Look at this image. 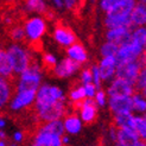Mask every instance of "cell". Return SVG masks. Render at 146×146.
I'll return each instance as SVG.
<instances>
[{
    "label": "cell",
    "instance_id": "8992f818",
    "mask_svg": "<svg viewBox=\"0 0 146 146\" xmlns=\"http://www.w3.org/2000/svg\"><path fill=\"white\" fill-rule=\"evenodd\" d=\"M68 114V107L65 106V101H60L44 107L38 111H35V116L38 122H49L55 120H61L63 116Z\"/></svg>",
    "mask_w": 146,
    "mask_h": 146
},
{
    "label": "cell",
    "instance_id": "30bf717a",
    "mask_svg": "<svg viewBox=\"0 0 146 146\" xmlns=\"http://www.w3.org/2000/svg\"><path fill=\"white\" fill-rule=\"evenodd\" d=\"M37 90H17L14 98H12L10 102V108L12 111L19 112L26 107H30L36 99Z\"/></svg>",
    "mask_w": 146,
    "mask_h": 146
},
{
    "label": "cell",
    "instance_id": "cb8c5ba5",
    "mask_svg": "<svg viewBox=\"0 0 146 146\" xmlns=\"http://www.w3.org/2000/svg\"><path fill=\"white\" fill-rule=\"evenodd\" d=\"M114 120V127L116 128H132V120L133 114L132 113H121L113 115Z\"/></svg>",
    "mask_w": 146,
    "mask_h": 146
},
{
    "label": "cell",
    "instance_id": "836d02e7",
    "mask_svg": "<svg viewBox=\"0 0 146 146\" xmlns=\"http://www.w3.org/2000/svg\"><path fill=\"white\" fill-rule=\"evenodd\" d=\"M94 102H95L96 106H100V107L105 106L107 102V94L102 89H98L95 96H94Z\"/></svg>",
    "mask_w": 146,
    "mask_h": 146
},
{
    "label": "cell",
    "instance_id": "7c38bea8",
    "mask_svg": "<svg viewBox=\"0 0 146 146\" xmlns=\"http://www.w3.org/2000/svg\"><path fill=\"white\" fill-rule=\"evenodd\" d=\"M54 38L58 44L64 48H68L74 44V43H76L75 33L72 32L70 27H68L67 25H64L62 23L56 24L54 30Z\"/></svg>",
    "mask_w": 146,
    "mask_h": 146
},
{
    "label": "cell",
    "instance_id": "5b68a950",
    "mask_svg": "<svg viewBox=\"0 0 146 146\" xmlns=\"http://www.w3.org/2000/svg\"><path fill=\"white\" fill-rule=\"evenodd\" d=\"M144 56L140 57L137 61H129V62H121L116 64L115 69V77H119L122 80H126L127 82L132 83L134 86L138 75L140 74L141 69H144Z\"/></svg>",
    "mask_w": 146,
    "mask_h": 146
},
{
    "label": "cell",
    "instance_id": "4316f807",
    "mask_svg": "<svg viewBox=\"0 0 146 146\" xmlns=\"http://www.w3.org/2000/svg\"><path fill=\"white\" fill-rule=\"evenodd\" d=\"M42 126L44 127L48 132L57 134V135H64V128H63V122L62 120H55V121H49V122H43Z\"/></svg>",
    "mask_w": 146,
    "mask_h": 146
},
{
    "label": "cell",
    "instance_id": "ee69618b",
    "mask_svg": "<svg viewBox=\"0 0 146 146\" xmlns=\"http://www.w3.org/2000/svg\"><path fill=\"white\" fill-rule=\"evenodd\" d=\"M135 146H146V144H145V140H139V141H138V144L135 145Z\"/></svg>",
    "mask_w": 146,
    "mask_h": 146
},
{
    "label": "cell",
    "instance_id": "d4e9b609",
    "mask_svg": "<svg viewBox=\"0 0 146 146\" xmlns=\"http://www.w3.org/2000/svg\"><path fill=\"white\" fill-rule=\"evenodd\" d=\"M25 9L29 12H37L44 14L48 10L45 0H25Z\"/></svg>",
    "mask_w": 146,
    "mask_h": 146
},
{
    "label": "cell",
    "instance_id": "ac0fdd59",
    "mask_svg": "<svg viewBox=\"0 0 146 146\" xmlns=\"http://www.w3.org/2000/svg\"><path fill=\"white\" fill-rule=\"evenodd\" d=\"M67 54H68V58H70L71 61L76 62L78 65L83 64L88 61V55H87V51L84 49V46L80 43H74L72 45L68 46L67 49Z\"/></svg>",
    "mask_w": 146,
    "mask_h": 146
},
{
    "label": "cell",
    "instance_id": "ab89813d",
    "mask_svg": "<svg viewBox=\"0 0 146 146\" xmlns=\"http://www.w3.org/2000/svg\"><path fill=\"white\" fill-rule=\"evenodd\" d=\"M13 139H14V141H16V143H21L24 140V133L20 132V131H18V132L14 133Z\"/></svg>",
    "mask_w": 146,
    "mask_h": 146
},
{
    "label": "cell",
    "instance_id": "8d00e7d4",
    "mask_svg": "<svg viewBox=\"0 0 146 146\" xmlns=\"http://www.w3.org/2000/svg\"><path fill=\"white\" fill-rule=\"evenodd\" d=\"M119 0H101L100 1V6H101V9L104 10L106 13L111 11L113 7L115 6V4L118 3Z\"/></svg>",
    "mask_w": 146,
    "mask_h": 146
},
{
    "label": "cell",
    "instance_id": "d6986e66",
    "mask_svg": "<svg viewBox=\"0 0 146 146\" xmlns=\"http://www.w3.org/2000/svg\"><path fill=\"white\" fill-rule=\"evenodd\" d=\"M62 122H63L64 132H67L69 134H77L82 128V121L76 113L67 114Z\"/></svg>",
    "mask_w": 146,
    "mask_h": 146
},
{
    "label": "cell",
    "instance_id": "7a4b0ae2",
    "mask_svg": "<svg viewBox=\"0 0 146 146\" xmlns=\"http://www.w3.org/2000/svg\"><path fill=\"white\" fill-rule=\"evenodd\" d=\"M6 52H7V56H9L14 75L19 76L21 72L25 71L35 62L30 51H27L20 44H11L7 48Z\"/></svg>",
    "mask_w": 146,
    "mask_h": 146
},
{
    "label": "cell",
    "instance_id": "b9f144b4",
    "mask_svg": "<svg viewBox=\"0 0 146 146\" xmlns=\"http://www.w3.org/2000/svg\"><path fill=\"white\" fill-rule=\"evenodd\" d=\"M5 125H6V122H5V119L3 118L1 115H0V129H1V128H4V127H5Z\"/></svg>",
    "mask_w": 146,
    "mask_h": 146
},
{
    "label": "cell",
    "instance_id": "5bb4252c",
    "mask_svg": "<svg viewBox=\"0 0 146 146\" xmlns=\"http://www.w3.org/2000/svg\"><path fill=\"white\" fill-rule=\"evenodd\" d=\"M80 65L71 61L70 58H64V60H62L60 63L56 64V67L52 71V74L55 76H57L58 78H67V77H70L75 74V72L78 70Z\"/></svg>",
    "mask_w": 146,
    "mask_h": 146
},
{
    "label": "cell",
    "instance_id": "9c48e42d",
    "mask_svg": "<svg viewBox=\"0 0 146 146\" xmlns=\"http://www.w3.org/2000/svg\"><path fill=\"white\" fill-rule=\"evenodd\" d=\"M134 93H135L134 86L132 83L127 82L126 80L115 77L112 81V83L109 84L106 94L109 98H126V96H132Z\"/></svg>",
    "mask_w": 146,
    "mask_h": 146
},
{
    "label": "cell",
    "instance_id": "e575fe53",
    "mask_svg": "<svg viewBox=\"0 0 146 146\" xmlns=\"http://www.w3.org/2000/svg\"><path fill=\"white\" fill-rule=\"evenodd\" d=\"M92 83L98 89H101L100 86H101V78H100V74H99V69H98V64H94L92 69Z\"/></svg>",
    "mask_w": 146,
    "mask_h": 146
},
{
    "label": "cell",
    "instance_id": "83f0119b",
    "mask_svg": "<svg viewBox=\"0 0 146 146\" xmlns=\"http://www.w3.org/2000/svg\"><path fill=\"white\" fill-rule=\"evenodd\" d=\"M9 35L12 40L14 42H24L25 40V32L24 27L19 24H13L10 26Z\"/></svg>",
    "mask_w": 146,
    "mask_h": 146
},
{
    "label": "cell",
    "instance_id": "d590c367",
    "mask_svg": "<svg viewBox=\"0 0 146 146\" xmlns=\"http://www.w3.org/2000/svg\"><path fill=\"white\" fill-rule=\"evenodd\" d=\"M83 92H84V96L86 99H92L94 100V96L96 94V90L98 88L93 83H87V84H83Z\"/></svg>",
    "mask_w": 146,
    "mask_h": 146
},
{
    "label": "cell",
    "instance_id": "9a60e30c",
    "mask_svg": "<svg viewBox=\"0 0 146 146\" xmlns=\"http://www.w3.org/2000/svg\"><path fill=\"white\" fill-rule=\"evenodd\" d=\"M116 64L118 62H116L115 57H102L101 62L98 65L101 81H109L112 77L115 76Z\"/></svg>",
    "mask_w": 146,
    "mask_h": 146
},
{
    "label": "cell",
    "instance_id": "60d3db41",
    "mask_svg": "<svg viewBox=\"0 0 146 146\" xmlns=\"http://www.w3.org/2000/svg\"><path fill=\"white\" fill-rule=\"evenodd\" d=\"M54 5L57 7V9H63L64 7V4H63V0H52Z\"/></svg>",
    "mask_w": 146,
    "mask_h": 146
},
{
    "label": "cell",
    "instance_id": "603a6c76",
    "mask_svg": "<svg viewBox=\"0 0 146 146\" xmlns=\"http://www.w3.org/2000/svg\"><path fill=\"white\" fill-rule=\"evenodd\" d=\"M132 129L141 140L146 139V118L143 114L133 115L132 120Z\"/></svg>",
    "mask_w": 146,
    "mask_h": 146
},
{
    "label": "cell",
    "instance_id": "6da1fadb",
    "mask_svg": "<svg viewBox=\"0 0 146 146\" xmlns=\"http://www.w3.org/2000/svg\"><path fill=\"white\" fill-rule=\"evenodd\" d=\"M137 5V0H119L113 9L107 12L105 18V25L108 29L115 27H132L131 24V13L134 6Z\"/></svg>",
    "mask_w": 146,
    "mask_h": 146
},
{
    "label": "cell",
    "instance_id": "7bdbcfd3",
    "mask_svg": "<svg viewBox=\"0 0 146 146\" xmlns=\"http://www.w3.org/2000/svg\"><path fill=\"white\" fill-rule=\"evenodd\" d=\"M3 3H6V4H13V3H17L18 0H1Z\"/></svg>",
    "mask_w": 146,
    "mask_h": 146
},
{
    "label": "cell",
    "instance_id": "ffe728a7",
    "mask_svg": "<svg viewBox=\"0 0 146 146\" xmlns=\"http://www.w3.org/2000/svg\"><path fill=\"white\" fill-rule=\"evenodd\" d=\"M13 70L11 67V63L9 60V56H7L6 50H4L3 48H0V77H4L6 80H11L13 81L14 78Z\"/></svg>",
    "mask_w": 146,
    "mask_h": 146
},
{
    "label": "cell",
    "instance_id": "7dc6e473",
    "mask_svg": "<svg viewBox=\"0 0 146 146\" xmlns=\"http://www.w3.org/2000/svg\"><path fill=\"white\" fill-rule=\"evenodd\" d=\"M7 146H18L17 144H10V145H7Z\"/></svg>",
    "mask_w": 146,
    "mask_h": 146
},
{
    "label": "cell",
    "instance_id": "484cf974",
    "mask_svg": "<svg viewBox=\"0 0 146 146\" xmlns=\"http://www.w3.org/2000/svg\"><path fill=\"white\" fill-rule=\"evenodd\" d=\"M131 100H132V109L140 114H144L146 111V101L144 98V94L140 93H134L132 96H131Z\"/></svg>",
    "mask_w": 146,
    "mask_h": 146
},
{
    "label": "cell",
    "instance_id": "74e56055",
    "mask_svg": "<svg viewBox=\"0 0 146 146\" xmlns=\"http://www.w3.org/2000/svg\"><path fill=\"white\" fill-rule=\"evenodd\" d=\"M81 82L82 84L92 83V71L90 69H84L81 74Z\"/></svg>",
    "mask_w": 146,
    "mask_h": 146
},
{
    "label": "cell",
    "instance_id": "7402d4cb",
    "mask_svg": "<svg viewBox=\"0 0 146 146\" xmlns=\"http://www.w3.org/2000/svg\"><path fill=\"white\" fill-rule=\"evenodd\" d=\"M12 88L13 86L10 83L9 80L0 77V109L9 105L12 98Z\"/></svg>",
    "mask_w": 146,
    "mask_h": 146
},
{
    "label": "cell",
    "instance_id": "4dcf8cb0",
    "mask_svg": "<svg viewBox=\"0 0 146 146\" xmlns=\"http://www.w3.org/2000/svg\"><path fill=\"white\" fill-rule=\"evenodd\" d=\"M69 99L72 102V105H77L80 104L81 101H83L86 99L84 96V92H83V87L80 86V87H75L74 89H71L70 94H69Z\"/></svg>",
    "mask_w": 146,
    "mask_h": 146
},
{
    "label": "cell",
    "instance_id": "44dd1931",
    "mask_svg": "<svg viewBox=\"0 0 146 146\" xmlns=\"http://www.w3.org/2000/svg\"><path fill=\"white\" fill-rule=\"evenodd\" d=\"M146 23V6L144 4H138L131 13V24L134 27H141Z\"/></svg>",
    "mask_w": 146,
    "mask_h": 146
},
{
    "label": "cell",
    "instance_id": "1f68e13d",
    "mask_svg": "<svg viewBox=\"0 0 146 146\" xmlns=\"http://www.w3.org/2000/svg\"><path fill=\"white\" fill-rule=\"evenodd\" d=\"M42 63H43V68L44 70H46L48 72H52L56 64H57V60L54 55L51 54H44L42 58Z\"/></svg>",
    "mask_w": 146,
    "mask_h": 146
},
{
    "label": "cell",
    "instance_id": "2e32d148",
    "mask_svg": "<svg viewBox=\"0 0 146 146\" xmlns=\"http://www.w3.org/2000/svg\"><path fill=\"white\" fill-rule=\"evenodd\" d=\"M108 106L113 115L121 113H132V100L131 96L126 98H109Z\"/></svg>",
    "mask_w": 146,
    "mask_h": 146
},
{
    "label": "cell",
    "instance_id": "52a82bcc",
    "mask_svg": "<svg viewBox=\"0 0 146 146\" xmlns=\"http://www.w3.org/2000/svg\"><path fill=\"white\" fill-rule=\"evenodd\" d=\"M144 49L145 48H143L140 44H138V43L131 37L129 40L119 45L118 52L115 55L116 62L121 63V62H129V61L139 60L140 57L144 56Z\"/></svg>",
    "mask_w": 146,
    "mask_h": 146
},
{
    "label": "cell",
    "instance_id": "3957f363",
    "mask_svg": "<svg viewBox=\"0 0 146 146\" xmlns=\"http://www.w3.org/2000/svg\"><path fill=\"white\" fill-rule=\"evenodd\" d=\"M60 101H65L64 94L61 88H58L56 86L42 84L36 92L35 111H38V109L48 107Z\"/></svg>",
    "mask_w": 146,
    "mask_h": 146
},
{
    "label": "cell",
    "instance_id": "4fadbf2b",
    "mask_svg": "<svg viewBox=\"0 0 146 146\" xmlns=\"http://www.w3.org/2000/svg\"><path fill=\"white\" fill-rule=\"evenodd\" d=\"M132 27H115L109 29L106 33L107 42H112L116 45H121L132 37Z\"/></svg>",
    "mask_w": 146,
    "mask_h": 146
},
{
    "label": "cell",
    "instance_id": "ba28073f",
    "mask_svg": "<svg viewBox=\"0 0 146 146\" xmlns=\"http://www.w3.org/2000/svg\"><path fill=\"white\" fill-rule=\"evenodd\" d=\"M23 27L25 32V38H27L32 43H38V40L45 35L48 30L46 21L42 17H32L30 19H26Z\"/></svg>",
    "mask_w": 146,
    "mask_h": 146
},
{
    "label": "cell",
    "instance_id": "d6a6232c",
    "mask_svg": "<svg viewBox=\"0 0 146 146\" xmlns=\"http://www.w3.org/2000/svg\"><path fill=\"white\" fill-rule=\"evenodd\" d=\"M145 88H146V69H141L140 74L138 75L137 81L134 83V90L135 93H140L145 94Z\"/></svg>",
    "mask_w": 146,
    "mask_h": 146
},
{
    "label": "cell",
    "instance_id": "bcb514c9",
    "mask_svg": "<svg viewBox=\"0 0 146 146\" xmlns=\"http://www.w3.org/2000/svg\"><path fill=\"white\" fill-rule=\"evenodd\" d=\"M138 1H139V3H138V4H144V5H145V3H146V0H138Z\"/></svg>",
    "mask_w": 146,
    "mask_h": 146
},
{
    "label": "cell",
    "instance_id": "f6af8a7d",
    "mask_svg": "<svg viewBox=\"0 0 146 146\" xmlns=\"http://www.w3.org/2000/svg\"><path fill=\"white\" fill-rule=\"evenodd\" d=\"M0 146H7V144L5 143V140H0Z\"/></svg>",
    "mask_w": 146,
    "mask_h": 146
},
{
    "label": "cell",
    "instance_id": "f546056e",
    "mask_svg": "<svg viewBox=\"0 0 146 146\" xmlns=\"http://www.w3.org/2000/svg\"><path fill=\"white\" fill-rule=\"evenodd\" d=\"M132 39H134L138 44H140L143 48H145V44H146V29L144 26L134 27L132 30Z\"/></svg>",
    "mask_w": 146,
    "mask_h": 146
},
{
    "label": "cell",
    "instance_id": "f35d334b",
    "mask_svg": "<svg viewBox=\"0 0 146 146\" xmlns=\"http://www.w3.org/2000/svg\"><path fill=\"white\" fill-rule=\"evenodd\" d=\"M64 7H67L68 10H75L78 4V0H63Z\"/></svg>",
    "mask_w": 146,
    "mask_h": 146
},
{
    "label": "cell",
    "instance_id": "277c9868",
    "mask_svg": "<svg viewBox=\"0 0 146 146\" xmlns=\"http://www.w3.org/2000/svg\"><path fill=\"white\" fill-rule=\"evenodd\" d=\"M42 82V69L37 62H33L19 75L17 90H37Z\"/></svg>",
    "mask_w": 146,
    "mask_h": 146
},
{
    "label": "cell",
    "instance_id": "f1b7e54d",
    "mask_svg": "<svg viewBox=\"0 0 146 146\" xmlns=\"http://www.w3.org/2000/svg\"><path fill=\"white\" fill-rule=\"evenodd\" d=\"M118 45L114 44L112 42H106L104 45L101 46V56L102 57H115L116 52H118Z\"/></svg>",
    "mask_w": 146,
    "mask_h": 146
},
{
    "label": "cell",
    "instance_id": "e0dca14e",
    "mask_svg": "<svg viewBox=\"0 0 146 146\" xmlns=\"http://www.w3.org/2000/svg\"><path fill=\"white\" fill-rule=\"evenodd\" d=\"M140 138L132 128H116L115 144L118 146H135Z\"/></svg>",
    "mask_w": 146,
    "mask_h": 146
},
{
    "label": "cell",
    "instance_id": "8fae6325",
    "mask_svg": "<svg viewBox=\"0 0 146 146\" xmlns=\"http://www.w3.org/2000/svg\"><path fill=\"white\" fill-rule=\"evenodd\" d=\"M76 109L80 111L81 121L86 123H93L98 118V106L92 99H84L80 104L74 106Z\"/></svg>",
    "mask_w": 146,
    "mask_h": 146
}]
</instances>
